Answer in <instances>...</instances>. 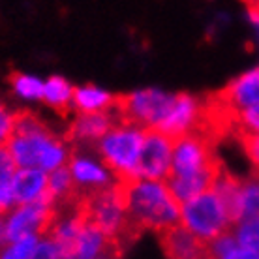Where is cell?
<instances>
[{"label":"cell","mask_w":259,"mask_h":259,"mask_svg":"<svg viewBox=\"0 0 259 259\" xmlns=\"http://www.w3.org/2000/svg\"><path fill=\"white\" fill-rule=\"evenodd\" d=\"M145 139V130L134 126H115L109 134L100 139L94 150L100 162L109 169L115 181H134L136 163Z\"/></svg>","instance_id":"4"},{"label":"cell","mask_w":259,"mask_h":259,"mask_svg":"<svg viewBox=\"0 0 259 259\" xmlns=\"http://www.w3.org/2000/svg\"><path fill=\"white\" fill-rule=\"evenodd\" d=\"M68 169L71 173L79 199L109 190L115 184V177L109 169L100 160H94L92 156L83 154L81 150L71 149Z\"/></svg>","instance_id":"9"},{"label":"cell","mask_w":259,"mask_h":259,"mask_svg":"<svg viewBox=\"0 0 259 259\" xmlns=\"http://www.w3.org/2000/svg\"><path fill=\"white\" fill-rule=\"evenodd\" d=\"M235 139L239 141L240 149L244 150L246 158L253 167V175H259V134H237Z\"/></svg>","instance_id":"21"},{"label":"cell","mask_w":259,"mask_h":259,"mask_svg":"<svg viewBox=\"0 0 259 259\" xmlns=\"http://www.w3.org/2000/svg\"><path fill=\"white\" fill-rule=\"evenodd\" d=\"M49 175L39 169H17L12 181V201L13 207H23L28 203L41 199L47 195Z\"/></svg>","instance_id":"14"},{"label":"cell","mask_w":259,"mask_h":259,"mask_svg":"<svg viewBox=\"0 0 259 259\" xmlns=\"http://www.w3.org/2000/svg\"><path fill=\"white\" fill-rule=\"evenodd\" d=\"M175 102L173 94L158 89H145L115 96L111 115L117 126H134L141 130H156L167 117Z\"/></svg>","instance_id":"3"},{"label":"cell","mask_w":259,"mask_h":259,"mask_svg":"<svg viewBox=\"0 0 259 259\" xmlns=\"http://www.w3.org/2000/svg\"><path fill=\"white\" fill-rule=\"evenodd\" d=\"M8 81L12 84L13 92L19 98H25V100H44V87H46V83L39 81L38 77H32V75H26V73L13 70L8 75Z\"/></svg>","instance_id":"18"},{"label":"cell","mask_w":259,"mask_h":259,"mask_svg":"<svg viewBox=\"0 0 259 259\" xmlns=\"http://www.w3.org/2000/svg\"><path fill=\"white\" fill-rule=\"evenodd\" d=\"M235 237L240 248L259 253V218H252L235 227Z\"/></svg>","instance_id":"19"},{"label":"cell","mask_w":259,"mask_h":259,"mask_svg":"<svg viewBox=\"0 0 259 259\" xmlns=\"http://www.w3.org/2000/svg\"><path fill=\"white\" fill-rule=\"evenodd\" d=\"M6 150L17 169L53 173L70 162L71 147L32 111H15V130Z\"/></svg>","instance_id":"1"},{"label":"cell","mask_w":259,"mask_h":259,"mask_svg":"<svg viewBox=\"0 0 259 259\" xmlns=\"http://www.w3.org/2000/svg\"><path fill=\"white\" fill-rule=\"evenodd\" d=\"M122 257V253L118 252V250H115V248H109L105 253H102L98 259H120Z\"/></svg>","instance_id":"28"},{"label":"cell","mask_w":259,"mask_h":259,"mask_svg":"<svg viewBox=\"0 0 259 259\" xmlns=\"http://www.w3.org/2000/svg\"><path fill=\"white\" fill-rule=\"evenodd\" d=\"M15 130V113L0 104V149H6Z\"/></svg>","instance_id":"24"},{"label":"cell","mask_w":259,"mask_h":259,"mask_svg":"<svg viewBox=\"0 0 259 259\" xmlns=\"http://www.w3.org/2000/svg\"><path fill=\"white\" fill-rule=\"evenodd\" d=\"M175 143L158 130H145V139L136 163V177L141 181L165 182L171 173Z\"/></svg>","instance_id":"8"},{"label":"cell","mask_w":259,"mask_h":259,"mask_svg":"<svg viewBox=\"0 0 259 259\" xmlns=\"http://www.w3.org/2000/svg\"><path fill=\"white\" fill-rule=\"evenodd\" d=\"M55 218H57V208L53 205L49 194L34 203L13 207L4 220V244L25 237L44 239L55 224Z\"/></svg>","instance_id":"6"},{"label":"cell","mask_w":259,"mask_h":259,"mask_svg":"<svg viewBox=\"0 0 259 259\" xmlns=\"http://www.w3.org/2000/svg\"><path fill=\"white\" fill-rule=\"evenodd\" d=\"M181 226L205 244L235 229L224 203L214 190H208L182 205Z\"/></svg>","instance_id":"5"},{"label":"cell","mask_w":259,"mask_h":259,"mask_svg":"<svg viewBox=\"0 0 259 259\" xmlns=\"http://www.w3.org/2000/svg\"><path fill=\"white\" fill-rule=\"evenodd\" d=\"M39 237H25L0 246V259H28L38 246Z\"/></svg>","instance_id":"20"},{"label":"cell","mask_w":259,"mask_h":259,"mask_svg":"<svg viewBox=\"0 0 259 259\" xmlns=\"http://www.w3.org/2000/svg\"><path fill=\"white\" fill-rule=\"evenodd\" d=\"M17 173V165L6 149H0V190L12 188V181Z\"/></svg>","instance_id":"23"},{"label":"cell","mask_w":259,"mask_h":259,"mask_svg":"<svg viewBox=\"0 0 259 259\" xmlns=\"http://www.w3.org/2000/svg\"><path fill=\"white\" fill-rule=\"evenodd\" d=\"M73 89L64 77L53 75L44 87V102L59 113L60 117H70L73 111Z\"/></svg>","instance_id":"16"},{"label":"cell","mask_w":259,"mask_h":259,"mask_svg":"<svg viewBox=\"0 0 259 259\" xmlns=\"http://www.w3.org/2000/svg\"><path fill=\"white\" fill-rule=\"evenodd\" d=\"M13 201H12V192L10 190H0V218H4L12 212Z\"/></svg>","instance_id":"26"},{"label":"cell","mask_w":259,"mask_h":259,"mask_svg":"<svg viewBox=\"0 0 259 259\" xmlns=\"http://www.w3.org/2000/svg\"><path fill=\"white\" fill-rule=\"evenodd\" d=\"M115 118L109 113H96V115H73L70 128L66 130L64 141L71 149L83 150L84 147L94 149L100 139H104L111 130L115 128Z\"/></svg>","instance_id":"11"},{"label":"cell","mask_w":259,"mask_h":259,"mask_svg":"<svg viewBox=\"0 0 259 259\" xmlns=\"http://www.w3.org/2000/svg\"><path fill=\"white\" fill-rule=\"evenodd\" d=\"M126 192V212L137 233L154 231L156 235L181 226V205L167 190L165 182L117 181Z\"/></svg>","instance_id":"2"},{"label":"cell","mask_w":259,"mask_h":259,"mask_svg":"<svg viewBox=\"0 0 259 259\" xmlns=\"http://www.w3.org/2000/svg\"><path fill=\"white\" fill-rule=\"evenodd\" d=\"M4 244V222L0 218V246Z\"/></svg>","instance_id":"29"},{"label":"cell","mask_w":259,"mask_h":259,"mask_svg":"<svg viewBox=\"0 0 259 259\" xmlns=\"http://www.w3.org/2000/svg\"><path fill=\"white\" fill-rule=\"evenodd\" d=\"M201 107H203L201 98L192 94H175V102L171 105L167 117L156 130L167 136L173 143L182 137L192 136L199 128Z\"/></svg>","instance_id":"10"},{"label":"cell","mask_w":259,"mask_h":259,"mask_svg":"<svg viewBox=\"0 0 259 259\" xmlns=\"http://www.w3.org/2000/svg\"><path fill=\"white\" fill-rule=\"evenodd\" d=\"M113 105H115V96L94 84H84V87L73 89V113L75 115L109 113Z\"/></svg>","instance_id":"15"},{"label":"cell","mask_w":259,"mask_h":259,"mask_svg":"<svg viewBox=\"0 0 259 259\" xmlns=\"http://www.w3.org/2000/svg\"><path fill=\"white\" fill-rule=\"evenodd\" d=\"M222 104L239 115L240 111L259 104V68L240 73L224 89L214 91Z\"/></svg>","instance_id":"12"},{"label":"cell","mask_w":259,"mask_h":259,"mask_svg":"<svg viewBox=\"0 0 259 259\" xmlns=\"http://www.w3.org/2000/svg\"><path fill=\"white\" fill-rule=\"evenodd\" d=\"M158 239L167 259H207V244L182 226L163 231Z\"/></svg>","instance_id":"13"},{"label":"cell","mask_w":259,"mask_h":259,"mask_svg":"<svg viewBox=\"0 0 259 259\" xmlns=\"http://www.w3.org/2000/svg\"><path fill=\"white\" fill-rule=\"evenodd\" d=\"M226 259H259V253L250 252V250H244V248L239 246V248H235Z\"/></svg>","instance_id":"27"},{"label":"cell","mask_w":259,"mask_h":259,"mask_svg":"<svg viewBox=\"0 0 259 259\" xmlns=\"http://www.w3.org/2000/svg\"><path fill=\"white\" fill-rule=\"evenodd\" d=\"M237 134H259V104L240 111L237 115V132H235V136Z\"/></svg>","instance_id":"22"},{"label":"cell","mask_w":259,"mask_h":259,"mask_svg":"<svg viewBox=\"0 0 259 259\" xmlns=\"http://www.w3.org/2000/svg\"><path fill=\"white\" fill-rule=\"evenodd\" d=\"M259 218V175L242 179L240 186V222Z\"/></svg>","instance_id":"17"},{"label":"cell","mask_w":259,"mask_h":259,"mask_svg":"<svg viewBox=\"0 0 259 259\" xmlns=\"http://www.w3.org/2000/svg\"><path fill=\"white\" fill-rule=\"evenodd\" d=\"M216 143L199 134H192L175 141L169 177H190L220 169L224 162L216 154Z\"/></svg>","instance_id":"7"},{"label":"cell","mask_w":259,"mask_h":259,"mask_svg":"<svg viewBox=\"0 0 259 259\" xmlns=\"http://www.w3.org/2000/svg\"><path fill=\"white\" fill-rule=\"evenodd\" d=\"M28 259H64L60 248L49 239H39L38 246L34 248V252L30 253Z\"/></svg>","instance_id":"25"}]
</instances>
